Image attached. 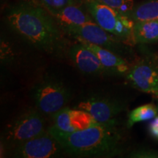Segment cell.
Wrapping results in <instances>:
<instances>
[{
	"instance_id": "cell-3",
	"label": "cell",
	"mask_w": 158,
	"mask_h": 158,
	"mask_svg": "<svg viewBox=\"0 0 158 158\" xmlns=\"http://www.w3.org/2000/svg\"><path fill=\"white\" fill-rule=\"evenodd\" d=\"M84 5L96 23L120 38L126 44H135L133 37L134 21L117 10L98 0H84Z\"/></svg>"
},
{
	"instance_id": "cell-13",
	"label": "cell",
	"mask_w": 158,
	"mask_h": 158,
	"mask_svg": "<svg viewBox=\"0 0 158 158\" xmlns=\"http://www.w3.org/2000/svg\"><path fill=\"white\" fill-rule=\"evenodd\" d=\"M133 37L139 44L158 42V19L134 23Z\"/></svg>"
},
{
	"instance_id": "cell-10",
	"label": "cell",
	"mask_w": 158,
	"mask_h": 158,
	"mask_svg": "<svg viewBox=\"0 0 158 158\" xmlns=\"http://www.w3.org/2000/svg\"><path fill=\"white\" fill-rule=\"evenodd\" d=\"M68 48L67 52L71 62L81 73L92 76H102L110 73L104 68L100 59L92 51L76 40Z\"/></svg>"
},
{
	"instance_id": "cell-17",
	"label": "cell",
	"mask_w": 158,
	"mask_h": 158,
	"mask_svg": "<svg viewBox=\"0 0 158 158\" xmlns=\"http://www.w3.org/2000/svg\"><path fill=\"white\" fill-rule=\"evenodd\" d=\"M33 5L43 7L49 13L59 10L73 4H82L84 0H24Z\"/></svg>"
},
{
	"instance_id": "cell-6",
	"label": "cell",
	"mask_w": 158,
	"mask_h": 158,
	"mask_svg": "<svg viewBox=\"0 0 158 158\" xmlns=\"http://www.w3.org/2000/svg\"><path fill=\"white\" fill-rule=\"evenodd\" d=\"M125 108V102L121 99L102 92H89L74 106V108L86 112L100 123L116 121V116Z\"/></svg>"
},
{
	"instance_id": "cell-15",
	"label": "cell",
	"mask_w": 158,
	"mask_h": 158,
	"mask_svg": "<svg viewBox=\"0 0 158 158\" xmlns=\"http://www.w3.org/2000/svg\"><path fill=\"white\" fill-rule=\"evenodd\" d=\"M158 107L153 103L143 105L135 108L128 114L127 127H132L135 123L151 120L157 116Z\"/></svg>"
},
{
	"instance_id": "cell-21",
	"label": "cell",
	"mask_w": 158,
	"mask_h": 158,
	"mask_svg": "<svg viewBox=\"0 0 158 158\" xmlns=\"http://www.w3.org/2000/svg\"><path fill=\"white\" fill-rule=\"evenodd\" d=\"M157 107H158V106H157Z\"/></svg>"
},
{
	"instance_id": "cell-14",
	"label": "cell",
	"mask_w": 158,
	"mask_h": 158,
	"mask_svg": "<svg viewBox=\"0 0 158 158\" xmlns=\"http://www.w3.org/2000/svg\"><path fill=\"white\" fill-rule=\"evenodd\" d=\"M134 22L158 19V0H147L134 6L129 15Z\"/></svg>"
},
{
	"instance_id": "cell-2",
	"label": "cell",
	"mask_w": 158,
	"mask_h": 158,
	"mask_svg": "<svg viewBox=\"0 0 158 158\" xmlns=\"http://www.w3.org/2000/svg\"><path fill=\"white\" fill-rule=\"evenodd\" d=\"M48 130L62 146L64 153L76 157H113L123 152L124 138L117 121L99 123L72 133L53 125Z\"/></svg>"
},
{
	"instance_id": "cell-7",
	"label": "cell",
	"mask_w": 158,
	"mask_h": 158,
	"mask_svg": "<svg viewBox=\"0 0 158 158\" xmlns=\"http://www.w3.org/2000/svg\"><path fill=\"white\" fill-rule=\"evenodd\" d=\"M132 86L158 98V54L148 53L131 64L125 75Z\"/></svg>"
},
{
	"instance_id": "cell-18",
	"label": "cell",
	"mask_w": 158,
	"mask_h": 158,
	"mask_svg": "<svg viewBox=\"0 0 158 158\" xmlns=\"http://www.w3.org/2000/svg\"><path fill=\"white\" fill-rule=\"evenodd\" d=\"M98 1L117 10L120 13L127 16H129L135 6L134 0H98Z\"/></svg>"
},
{
	"instance_id": "cell-4",
	"label": "cell",
	"mask_w": 158,
	"mask_h": 158,
	"mask_svg": "<svg viewBox=\"0 0 158 158\" xmlns=\"http://www.w3.org/2000/svg\"><path fill=\"white\" fill-rule=\"evenodd\" d=\"M31 98L41 113L52 117L67 107L72 99V92L62 80L54 76H46L33 86Z\"/></svg>"
},
{
	"instance_id": "cell-12",
	"label": "cell",
	"mask_w": 158,
	"mask_h": 158,
	"mask_svg": "<svg viewBox=\"0 0 158 158\" xmlns=\"http://www.w3.org/2000/svg\"><path fill=\"white\" fill-rule=\"evenodd\" d=\"M50 13L64 32L67 29L79 27L94 21L84 7V2L68 5Z\"/></svg>"
},
{
	"instance_id": "cell-1",
	"label": "cell",
	"mask_w": 158,
	"mask_h": 158,
	"mask_svg": "<svg viewBox=\"0 0 158 158\" xmlns=\"http://www.w3.org/2000/svg\"><path fill=\"white\" fill-rule=\"evenodd\" d=\"M9 27L40 51L60 56L68 50L64 31L49 12L26 1L12 6L6 14Z\"/></svg>"
},
{
	"instance_id": "cell-19",
	"label": "cell",
	"mask_w": 158,
	"mask_h": 158,
	"mask_svg": "<svg viewBox=\"0 0 158 158\" xmlns=\"http://www.w3.org/2000/svg\"><path fill=\"white\" fill-rule=\"evenodd\" d=\"M130 157H158L157 152L153 150L141 149L136 150L130 154Z\"/></svg>"
},
{
	"instance_id": "cell-11",
	"label": "cell",
	"mask_w": 158,
	"mask_h": 158,
	"mask_svg": "<svg viewBox=\"0 0 158 158\" xmlns=\"http://www.w3.org/2000/svg\"><path fill=\"white\" fill-rule=\"evenodd\" d=\"M76 40L81 43L83 45L92 51L96 56L100 59V62L104 68L110 73L112 76H122L130 70L131 64L127 59L118 56L115 53L112 52L108 49H106L100 45L94 44L81 37H74Z\"/></svg>"
},
{
	"instance_id": "cell-8",
	"label": "cell",
	"mask_w": 158,
	"mask_h": 158,
	"mask_svg": "<svg viewBox=\"0 0 158 158\" xmlns=\"http://www.w3.org/2000/svg\"><path fill=\"white\" fill-rule=\"evenodd\" d=\"M71 37H81L94 44L115 53L125 59L128 56V45L116 35L106 31L94 21L86 23L79 27H73L64 31Z\"/></svg>"
},
{
	"instance_id": "cell-20",
	"label": "cell",
	"mask_w": 158,
	"mask_h": 158,
	"mask_svg": "<svg viewBox=\"0 0 158 158\" xmlns=\"http://www.w3.org/2000/svg\"><path fill=\"white\" fill-rule=\"evenodd\" d=\"M149 132L154 138L158 139V116L154 118L153 121L150 123Z\"/></svg>"
},
{
	"instance_id": "cell-5",
	"label": "cell",
	"mask_w": 158,
	"mask_h": 158,
	"mask_svg": "<svg viewBox=\"0 0 158 158\" xmlns=\"http://www.w3.org/2000/svg\"><path fill=\"white\" fill-rule=\"evenodd\" d=\"M45 115L36 108L24 110L6 126L2 140L4 145L15 148L47 131Z\"/></svg>"
},
{
	"instance_id": "cell-9",
	"label": "cell",
	"mask_w": 158,
	"mask_h": 158,
	"mask_svg": "<svg viewBox=\"0 0 158 158\" xmlns=\"http://www.w3.org/2000/svg\"><path fill=\"white\" fill-rule=\"evenodd\" d=\"M13 149V157L19 158H52L64 152L61 144L48 130Z\"/></svg>"
},
{
	"instance_id": "cell-16",
	"label": "cell",
	"mask_w": 158,
	"mask_h": 158,
	"mask_svg": "<svg viewBox=\"0 0 158 158\" xmlns=\"http://www.w3.org/2000/svg\"><path fill=\"white\" fill-rule=\"evenodd\" d=\"M73 109L68 107L62 108L53 115L52 125L56 129L67 133L76 131L73 122Z\"/></svg>"
}]
</instances>
